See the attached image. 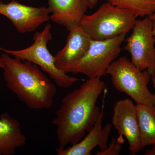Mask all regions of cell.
Returning <instances> with one entry per match:
<instances>
[{"instance_id": "obj_1", "label": "cell", "mask_w": 155, "mask_h": 155, "mask_svg": "<svg viewBox=\"0 0 155 155\" xmlns=\"http://www.w3.org/2000/svg\"><path fill=\"white\" fill-rule=\"evenodd\" d=\"M106 87L101 78H89L63 98L52 121L56 127L58 148L76 144L93 127L101 113L97 101Z\"/></svg>"}, {"instance_id": "obj_2", "label": "cell", "mask_w": 155, "mask_h": 155, "mask_svg": "<svg viewBox=\"0 0 155 155\" xmlns=\"http://www.w3.org/2000/svg\"><path fill=\"white\" fill-rule=\"evenodd\" d=\"M4 79L6 85L19 101L31 110L51 109L57 88L38 66L4 53Z\"/></svg>"}, {"instance_id": "obj_3", "label": "cell", "mask_w": 155, "mask_h": 155, "mask_svg": "<svg viewBox=\"0 0 155 155\" xmlns=\"http://www.w3.org/2000/svg\"><path fill=\"white\" fill-rule=\"evenodd\" d=\"M137 17L130 11L107 2L90 15L85 14L79 26L92 40L109 39L132 30Z\"/></svg>"}, {"instance_id": "obj_4", "label": "cell", "mask_w": 155, "mask_h": 155, "mask_svg": "<svg viewBox=\"0 0 155 155\" xmlns=\"http://www.w3.org/2000/svg\"><path fill=\"white\" fill-rule=\"evenodd\" d=\"M106 74L111 76L114 88L129 96L136 104L155 109V94L148 87L152 74L149 70L141 71L126 57H122L112 63Z\"/></svg>"}, {"instance_id": "obj_5", "label": "cell", "mask_w": 155, "mask_h": 155, "mask_svg": "<svg viewBox=\"0 0 155 155\" xmlns=\"http://www.w3.org/2000/svg\"><path fill=\"white\" fill-rule=\"evenodd\" d=\"M51 25L47 24L41 31H37L33 38V43L26 48L19 50L5 49L0 47V51L22 61H28L35 64L55 82L61 88L67 89L83 79L69 76L56 67L54 56L48 48V44L52 38Z\"/></svg>"}, {"instance_id": "obj_6", "label": "cell", "mask_w": 155, "mask_h": 155, "mask_svg": "<svg viewBox=\"0 0 155 155\" xmlns=\"http://www.w3.org/2000/svg\"><path fill=\"white\" fill-rule=\"evenodd\" d=\"M125 35L109 39L91 40L90 45L84 56L72 67L69 73L81 74L89 78H101L121 51Z\"/></svg>"}, {"instance_id": "obj_7", "label": "cell", "mask_w": 155, "mask_h": 155, "mask_svg": "<svg viewBox=\"0 0 155 155\" xmlns=\"http://www.w3.org/2000/svg\"><path fill=\"white\" fill-rule=\"evenodd\" d=\"M124 49L130 54L132 64L141 71L155 69V39L153 24L148 17L137 19ZM152 75V74H151Z\"/></svg>"}, {"instance_id": "obj_8", "label": "cell", "mask_w": 155, "mask_h": 155, "mask_svg": "<svg viewBox=\"0 0 155 155\" xmlns=\"http://www.w3.org/2000/svg\"><path fill=\"white\" fill-rule=\"evenodd\" d=\"M0 14L11 21L17 32L22 34L34 31L50 19L48 7L25 5L15 0L8 3L0 1Z\"/></svg>"}, {"instance_id": "obj_9", "label": "cell", "mask_w": 155, "mask_h": 155, "mask_svg": "<svg viewBox=\"0 0 155 155\" xmlns=\"http://www.w3.org/2000/svg\"><path fill=\"white\" fill-rule=\"evenodd\" d=\"M112 125L129 144V150L134 155L141 150L136 107L130 99L116 102L113 109Z\"/></svg>"}, {"instance_id": "obj_10", "label": "cell", "mask_w": 155, "mask_h": 155, "mask_svg": "<svg viewBox=\"0 0 155 155\" xmlns=\"http://www.w3.org/2000/svg\"><path fill=\"white\" fill-rule=\"evenodd\" d=\"M69 31L66 45L54 56L56 67L66 74L85 54L91 40L79 25Z\"/></svg>"}, {"instance_id": "obj_11", "label": "cell", "mask_w": 155, "mask_h": 155, "mask_svg": "<svg viewBox=\"0 0 155 155\" xmlns=\"http://www.w3.org/2000/svg\"><path fill=\"white\" fill-rule=\"evenodd\" d=\"M104 105L101 113L94 126L78 143L64 149H56L58 155H91L92 151L97 146L101 150L105 149L112 130V125L108 124L104 127L102 126L104 116Z\"/></svg>"}, {"instance_id": "obj_12", "label": "cell", "mask_w": 155, "mask_h": 155, "mask_svg": "<svg viewBox=\"0 0 155 155\" xmlns=\"http://www.w3.org/2000/svg\"><path fill=\"white\" fill-rule=\"evenodd\" d=\"M48 3L50 19L68 31L79 26L88 9L84 0H48Z\"/></svg>"}, {"instance_id": "obj_13", "label": "cell", "mask_w": 155, "mask_h": 155, "mask_svg": "<svg viewBox=\"0 0 155 155\" xmlns=\"http://www.w3.org/2000/svg\"><path fill=\"white\" fill-rule=\"evenodd\" d=\"M25 136L20 123L7 113L0 115V155H14L18 148L25 145Z\"/></svg>"}, {"instance_id": "obj_14", "label": "cell", "mask_w": 155, "mask_h": 155, "mask_svg": "<svg viewBox=\"0 0 155 155\" xmlns=\"http://www.w3.org/2000/svg\"><path fill=\"white\" fill-rule=\"evenodd\" d=\"M141 149L155 144V109L136 104Z\"/></svg>"}, {"instance_id": "obj_15", "label": "cell", "mask_w": 155, "mask_h": 155, "mask_svg": "<svg viewBox=\"0 0 155 155\" xmlns=\"http://www.w3.org/2000/svg\"><path fill=\"white\" fill-rule=\"evenodd\" d=\"M111 5L130 11L136 17H148L155 12V0H106Z\"/></svg>"}, {"instance_id": "obj_16", "label": "cell", "mask_w": 155, "mask_h": 155, "mask_svg": "<svg viewBox=\"0 0 155 155\" xmlns=\"http://www.w3.org/2000/svg\"><path fill=\"white\" fill-rule=\"evenodd\" d=\"M122 142L115 137L111 139L110 143L104 150L97 151L96 155H119L122 150Z\"/></svg>"}, {"instance_id": "obj_17", "label": "cell", "mask_w": 155, "mask_h": 155, "mask_svg": "<svg viewBox=\"0 0 155 155\" xmlns=\"http://www.w3.org/2000/svg\"><path fill=\"white\" fill-rule=\"evenodd\" d=\"M88 8L92 9L96 7L99 0H84Z\"/></svg>"}, {"instance_id": "obj_18", "label": "cell", "mask_w": 155, "mask_h": 155, "mask_svg": "<svg viewBox=\"0 0 155 155\" xmlns=\"http://www.w3.org/2000/svg\"><path fill=\"white\" fill-rule=\"evenodd\" d=\"M151 20L153 24V32L155 39V12L148 16Z\"/></svg>"}, {"instance_id": "obj_19", "label": "cell", "mask_w": 155, "mask_h": 155, "mask_svg": "<svg viewBox=\"0 0 155 155\" xmlns=\"http://www.w3.org/2000/svg\"><path fill=\"white\" fill-rule=\"evenodd\" d=\"M153 147L147 150L145 153V155H155V144L152 145Z\"/></svg>"}, {"instance_id": "obj_20", "label": "cell", "mask_w": 155, "mask_h": 155, "mask_svg": "<svg viewBox=\"0 0 155 155\" xmlns=\"http://www.w3.org/2000/svg\"><path fill=\"white\" fill-rule=\"evenodd\" d=\"M151 80L152 82L153 86L155 89V69L154 71L152 74L151 76Z\"/></svg>"}, {"instance_id": "obj_21", "label": "cell", "mask_w": 155, "mask_h": 155, "mask_svg": "<svg viewBox=\"0 0 155 155\" xmlns=\"http://www.w3.org/2000/svg\"><path fill=\"white\" fill-rule=\"evenodd\" d=\"M0 68H2V69L4 68V63L1 57H0Z\"/></svg>"}, {"instance_id": "obj_22", "label": "cell", "mask_w": 155, "mask_h": 155, "mask_svg": "<svg viewBox=\"0 0 155 155\" xmlns=\"http://www.w3.org/2000/svg\"><path fill=\"white\" fill-rule=\"evenodd\" d=\"M0 1H2V0H0Z\"/></svg>"}]
</instances>
